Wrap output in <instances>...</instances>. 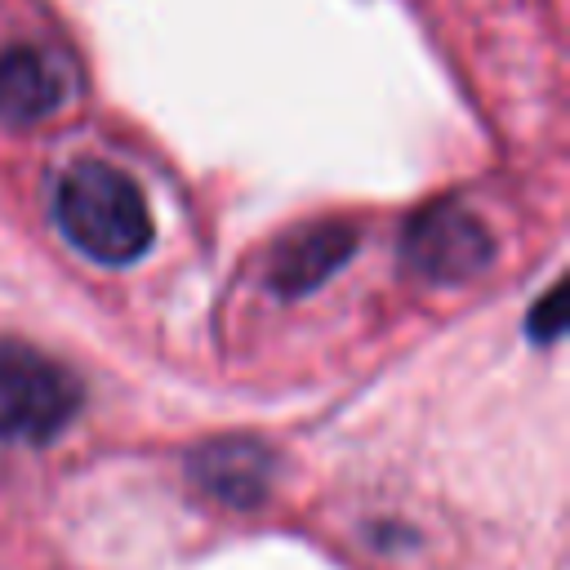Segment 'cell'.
<instances>
[{
    "label": "cell",
    "mask_w": 570,
    "mask_h": 570,
    "mask_svg": "<svg viewBox=\"0 0 570 570\" xmlns=\"http://www.w3.org/2000/svg\"><path fill=\"white\" fill-rule=\"evenodd\" d=\"M494 240L485 223L463 205H428L405 227V263L432 285H459L490 267Z\"/></svg>",
    "instance_id": "3"
},
{
    "label": "cell",
    "mask_w": 570,
    "mask_h": 570,
    "mask_svg": "<svg viewBox=\"0 0 570 570\" xmlns=\"http://www.w3.org/2000/svg\"><path fill=\"white\" fill-rule=\"evenodd\" d=\"M272 459L258 441H209L196 454V476L227 503H254L267 485Z\"/></svg>",
    "instance_id": "6"
},
{
    "label": "cell",
    "mask_w": 570,
    "mask_h": 570,
    "mask_svg": "<svg viewBox=\"0 0 570 570\" xmlns=\"http://www.w3.org/2000/svg\"><path fill=\"white\" fill-rule=\"evenodd\" d=\"M67 98L58 62L36 45H0V120L36 125L53 116Z\"/></svg>",
    "instance_id": "5"
},
{
    "label": "cell",
    "mask_w": 570,
    "mask_h": 570,
    "mask_svg": "<svg viewBox=\"0 0 570 570\" xmlns=\"http://www.w3.org/2000/svg\"><path fill=\"white\" fill-rule=\"evenodd\" d=\"M62 236L94 263L125 267L151 245V214L129 174L107 160H76L53 191Z\"/></svg>",
    "instance_id": "1"
},
{
    "label": "cell",
    "mask_w": 570,
    "mask_h": 570,
    "mask_svg": "<svg viewBox=\"0 0 570 570\" xmlns=\"http://www.w3.org/2000/svg\"><path fill=\"white\" fill-rule=\"evenodd\" d=\"M80 410L76 374L49 352L0 338V436L22 445L53 441Z\"/></svg>",
    "instance_id": "2"
},
{
    "label": "cell",
    "mask_w": 570,
    "mask_h": 570,
    "mask_svg": "<svg viewBox=\"0 0 570 570\" xmlns=\"http://www.w3.org/2000/svg\"><path fill=\"white\" fill-rule=\"evenodd\" d=\"M356 249V227L347 218H321V223H307L298 232H289L281 240V249L272 254V267H267V281L276 294H312L316 285H325Z\"/></svg>",
    "instance_id": "4"
},
{
    "label": "cell",
    "mask_w": 570,
    "mask_h": 570,
    "mask_svg": "<svg viewBox=\"0 0 570 570\" xmlns=\"http://www.w3.org/2000/svg\"><path fill=\"white\" fill-rule=\"evenodd\" d=\"M561 303H566V294H561V285H552V289L543 294V307L530 312V334H534L539 343H548V338L561 334Z\"/></svg>",
    "instance_id": "7"
}]
</instances>
